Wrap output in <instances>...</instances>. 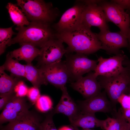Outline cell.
I'll return each instance as SVG.
<instances>
[{
    "mask_svg": "<svg viewBox=\"0 0 130 130\" xmlns=\"http://www.w3.org/2000/svg\"><path fill=\"white\" fill-rule=\"evenodd\" d=\"M91 28L82 24L74 31L56 33V36L67 45L66 53L92 54L101 49V44L97 34L92 32Z\"/></svg>",
    "mask_w": 130,
    "mask_h": 130,
    "instance_id": "1",
    "label": "cell"
},
{
    "mask_svg": "<svg viewBox=\"0 0 130 130\" xmlns=\"http://www.w3.org/2000/svg\"><path fill=\"white\" fill-rule=\"evenodd\" d=\"M51 25L30 22L26 26H17L16 36L12 39L7 46L15 43L28 44L41 48L46 43L56 37V33Z\"/></svg>",
    "mask_w": 130,
    "mask_h": 130,
    "instance_id": "2",
    "label": "cell"
},
{
    "mask_svg": "<svg viewBox=\"0 0 130 130\" xmlns=\"http://www.w3.org/2000/svg\"><path fill=\"white\" fill-rule=\"evenodd\" d=\"M16 5L20 7L31 22L51 25L59 14L57 8L51 2L42 0H17Z\"/></svg>",
    "mask_w": 130,
    "mask_h": 130,
    "instance_id": "3",
    "label": "cell"
},
{
    "mask_svg": "<svg viewBox=\"0 0 130 130\" xmlns=\"http://www.w3.org/2000/svg\"><path fill=\"white\" fill-rule=\"evenodd\" d=\"M97 79L102 89L104 90L116 108L119 98L123 94L127 93L130 86V72L127 69L117 75L109 77L98 76Z\"/></svg>",
    "mask_w": 130,
    "mask_h": 130,
    "instance_id": "4",
    "label": "cell"
},
{
    "mask_svg": "<svg viewBox=\"0 0 130 130\" xmlns=\"http://www.w3.org/2000/svg\"><path fill=\"white\" fill-rule=\"evenodd\" d=\"M65 65L69 76V80L75 81L84 74L94 71L98 63L97 60L88 58L86 55L78 53H66L65 55Z\"/></svg>",
    "mask_w": 130,
    "mask_h": 130,
    "instance_id": "5",
    "label": "cell"
},
{
    "mask_svg": "<svg viewBox=\"0 0 130 130\" xmlns=\"http://www.w3.org/2000/svg\"><path fill=\"white\" fill-rule=\"evenodd\" d=\"M85 5L81 0H77L72 6L66 10L53 26L56 33L71 32L78 29L82 25Z\"/></svg>",
    "mask_w": 130,
    "mask_h": 130,
    "instance_id": "6",
    "label": "cell"
},
{
    "mask_svg": "<svg viewBox=\"0 0 130 130\" xmlns=\"http://www.w3.org/2000/svg\"><path fill=\"white\" fill-rule=\"evenodd\" d=\"M98 5L103 10L107 22L114 24L120 29V32L128 38L130 24L129 14L111 1L103 0Z\"/></svg>",
    "mask_w": 130,
    "mask_h": 130,
    "instance_id": "7",
    "label": "cell"
},
{
    "mask_svg": "<svg viewBox=\"0 0 130 130\" xmlns=\"http://www.w3.org/2000/svg\"><path fill=\"white\" fill-rule=\"evenodd\" d=\"M63 43L57 37L46 43L40 49L37 67L52 64L61 61L67 52Z\"/></svg>",
    "mask_w": 130,
    "mask_h": 130,
    "instance_id": "8",
    "label": "cell"
},
{
    "mask_svg": "<svg viewBox=\"0 0 130 130\" xmlns=\"http://www.w3.org/2000/svg\"><path fill=\"white\" fill-rule=\"evenodd\" d=\"M40 69L44 78L49 83L61 91L66 87L69 76L65 61H60L48 65L41 66Z\"/></svg>",
    "mask_w": 130,
    "mask_h": 130,
    "instance_id": "9",
    "label": "cell"
},
{
    "mask_svg": "<svg viewBox=\"0 0 130 130\" xmlns=\"http://www.w3.org/2000/svg\"><path fill=\"white\" fill-rule=\"evenodd\" d=\"M127 57L123 51L108 58L99 57L97 60L98 63L94 71L95 75L97 77L100 76L110 77L126 70L127 69L123 65V63Z\"/></svg>",
    "mask_w": 130,
    "mask_h": 130,
    "instance_id": "10",
    "label": "cell"
},
{
    "mask_svg": "<svg viewBox=\"0 0 130 130\" xmlns=\"http://www.w3.org/2000/svg\"><path fill=\"white\" fill-rule=\"evenodd\" d=\"M97 35L101 49L108 53L117 54L123 51L120 50L121 48L128 47L127 38L120 31L111 32L108 30L100 31Z\"/></svg>",
    "mask_w": 130,
    "mask_h": 130,
    "instance_id": "11",
    "label": "cell"
},
{
    "mask_svg": "<svg viewBox=\"0 0 130 130\" xmlns=\"http://www.w3.org/2000/svg\"><path fill=\"white\" fill-rule=\"evenodd\" d=\"M106 94L104 91L90 98L79 101L78 106L80 111L95 114L97 112L113 113L117 111L110 101L108 99Z\"/></svg>",
    "mask_w": 130,
    "mask_h": 130,
    "instance_id": "12",
    "label": "cell"
},
{
    "mask_svg": "<svg viewBox=\"0 0 130 130\" xmlns=\"http://www.w3.org/2000/svg\"><path fill=\"white\" fill-rule=\"evenodd\" d=\"M85 5L82 24L90 28L92 26L97 27L100 31L109 30L104 13L101 7L97 4Z\"/></svg>",
    "mask_w": 130,
    "mask_h": 130,
    "instance_id": "13",
    "label": "cell"
},
{
    "mask_svg": "<svg viewBox=\"0 0 130 130\" xmlns=\"http://www.w3.org/2000/svg\"><path fill=\"white\" fill-rule=\"evenodd\" d=\"M29 107L26 98L16 96L3 110L0 115V125L16 119L28 111Z\"/></svg>",
    "mask_w": 130,
    "mask_h": 130,
    "instance_id": "14",
    "label": "cell"
},
{
    "mask_svg": "<svg viewBox=\"0 0 130 130\" xmlns=\"http://www.w3.org/2000/svg\"><path fill=\"white\" fill-rule=\"evenodd\" d=\"M71 86L81 94L85 99L93 97L101 92L102 88L94 72H91L84 77L71 83Z\"/></svg>",
    "mask_w": 130,
    "mask_h": 130,
    "instance_id": "15",
    "label": "cell"
},
{
    "mask_svg": "<svg viewBox=\"0 0 130 130\" xmlns=\"http://www.w3.org/2000/svg\"><path fill=\"white\" fill-rule=\"evenodd\" d=\"M39 117L29 110L2 127L1 130H40Z\"/></svg>",
    "mask_w": 130,
    "mask_h": 130,
    "instance_id": "16",
    "label": "cell"
},
{
    "mask_svg": "<svg viewBox=\"0 0 130 130\" xmlns=\"http://www.w3.org/2000/svg\"><path fill=\"white\" fill-rule=\"evenodd\" d=\"M61 91L62 94L60 99L52 112L54 114H62L69 119L76 116L80 111L78 106L69 95L66 87Z\"/></svg>",
    "mask_w": 130,
    "mask_h": 130,
    "instance_id": "17",
    "label": "cell"
},
{
    "mask_svg": "<svg viewBox=\"0 0 130 130\" xmlns=\"http://www.w3.org/2000/svg\"><path fill=\"white\" fill-rule=\"evenodd\" d=\"M72 126L83 129L100 127L102 129L104 120L97 118L95 114L82 113L80 112L74 117L69 119Z\"/></svg>",
    "mask_w": 130,
    "mask_h": 130,
    "instance_id": "18",
    "label": "cell"
},
{
    "mask_svg": "<svg viewBox=\"0 0 130 130\" xmlns=\"http://www.w3.org/2000/svg\"><path fill=\"white\" fill-rule=\"evenodd\" d=\"M21 47L9 52L10 56L18 61L23 60L27 63H31L40 55V50L38 48L32 45L23 44Z\"/></svg>",
    "mask_w": 130,
    "mask_h": 130,
    "instance_id": "19",
    "label": "cell"
},
{
    "mask_svg": "<svg viewBox=\"0 0 130 130\" xmlns=\"http://www.w3.org/2000/svg\"><path fill=\"white\" fill-rule=\"evenodd\" d=\"M25 78L29 81L33 87L39 88L42 85L48 83L45 79L40 69L33 65L32 63L25 65Z\"/></svg>",
    "mask_w": 130,
    "mask_h": 130,
    "instance_id": "20",
    "label": "cell"
},
{
    "mask_svg": "<svg viewBox=\"0 0 130 130\" xmlns=\"http://www.w3.org/2000/svg\"><path fill=\"white\" fill-rule=\"evenodd\" d=\"M0 68L9 72L12 76L20 78H25V65L20 64L18 60L13 59L10 56L9 52L6 55L5 63L0 66Z\"/></svg>",
    "mask_w": 130,
    "mask_h": 130,
    "instance_id": "21",
    "label": "cell"
},
{
    "mask_svg": "<svg viewBox=\"0 0 130 130\" xmlns=\"http://www.w3.org/2000/svg\"><path fill=\"white\" fill-rule=\"evenodd\" d=\"M6 7L7 10L11 20L18 27L28 26L30 22L21 9L17 6L11 2L7 3Z\"/></svg>",
    "mask_w": 130,
    "mask_h": 130,
    "instance_id": "22",
    "label": "cell"
},
{
    "mask_svg": "<svg viewBox=\"0 0 130 130\" xmlns=\"http://www.w3.org/2000/svg\"><path fill=\"white\" fill-rule=\"evenodd\" d=\"M0 94L14 91V88L20 78L6 74L4 70L0 68Z\"/></svg>",
    "mask_w": 130,
    "mask_h": 130,
    "instance_id": "23",
    "label": "cell"
},
{
    "mask_svg": "<svg viewBox=\"0 0 130 130\" xmlns=\"http://www.w3.org/2000/svg\"><path fill=\"white\" fill-rule=\"evenodd\" d=\"M15 33L12 30V26L7 28H0V55L5 52L8 45Z\"/></svg>",
    "mask_w": 130,
    "mask_h": 130,
    "instance_id": "24",
    "label": "cell"
},
{
    "mask_svg": "<svg viewBox=\"0 0 130 130\" xmlns=\"http://www.w3.org/2000/svg\"><path fill=\"white\" fill-rule=\"evenodd\" d=\"M36 102V107L41 112H47L52 108V101L48 96L45 95L40 96Z\"/></svg>",
    "mask_w": 130,
    "mask_h": 130,
    "instance_id": "25",
    "label": "cell"
},
{
    "mask_svg": "<svg viewBox=\"0 0 130 130\" xmlns=\"http://www.w3.org/2000/svg\"><path fill=\"white\" fill-rule=\"evenodd\" d=\"M120 124L116 118L108 117L104 120L103 129L105 130H119Z\"/></svg>",
    "mask_w": 130,
    "mask_h": 130,
    "instance_id": "26",
    "label": "cell"
},
{
    "mask_svg": "<svg viewBox=\"0 0 130 130\" xmlns=\"http://www.w3.org/2000/svg\"><path fill=\"white\" fill-rule=\"evenodd\" d=\"M53 114L52 112L47 116L41 123L40 130H58L56 128L53 120Z\"/></svg>",
    "mask_w": 130,
    "mask_h": 130,
    "instance_id": "27",
    "label": "cell"
},
{
    "mask_svg": "<svg viewBox=\"0 0 130 130\" xmlns=\"http://www.w3.org/2000/svg\"><path fill=\"white\" fill-rule=\"evenodd\" d=\"M28 89L24 82L21 80L18 82L15 86L14 91L16 96L24 97L27 95Z\"/></svg>",
    "mask_w": 130,
    "mask_h": 130,
    "instance_id": "28",
    "label": "cell"
},
{
    "mask_svg": "<svg viewBox=\"0 0 130 130\" xmlns=\"http://www.w3.org/2000/svg\"><path fill=\"white\" fill-rule=\"evenodd\" d=\"M113 113L115 117L117 118L119 121L120 124L119 130H130L129 124L126 121L121 109H119L118 111H116Z\"/></svg>",
    "mask_w": 130,
    "mask_h": 130,
    "instance_id": "29",
    "label": "cell"
},
{
    "mask_svg": "<svg viewBox=\"0 0 130 130\" xmlns=\"http://www.w3.org/2000/svg\"><path fill=\"white\" fill-rule=\"evenodd\" d=\"M16 96L14 91L0 94V110H3L6 105Z\"/></svg>",
    "mask_w": 130,
    "mask_h": 130,
    "instance_id": "30",
    "label": "cell"
},
{
    "mask_svg": "<svg viewBox=\"0 0 130 130\" xmlns=\"http://www.w3.org/2000/svg\"><path fill=\"white\" fill-rule=\"evenodd\" d=\"M27 95L30 101L33 103L36 102L40 96L38 88L34 87L29 89Z\"/></svg>",
    "mask_w": 130,
    "mask_h": 130,
    "instance_id": "31",
    "label": "cell"
},
{
    "mask_svg": "<svg viewBox=\"0 0 130 130\" xmlns=\"http://www.w3.org/2000/svg\"><path fill=\"white\" fill-rule=\"evenodd\" d=\"M119 6L124 10H130V0H111Z\"/></svg>",
    "mask_w": 130,
    "mask_h": 130,
    "instance_id": "32",
    "label": "cell"
},
{
    "mask_svg": "<svg viewBox=\"0 0 130 130\" xmlns=\"http://www.w3.org/2000/svg\"><path fill=\"white\" fill-rule=\"evenodd\" d=\"M85 4H98L100 3L103 0H81Z\"/></svg>",
    "mask_w": 130,
    "mask_h": 130,
    "instance_id": "33",
    "label": "cell"
},
{
    "mask_svg": "<svg viewBox=\"0 0 130 130\" xmlns=\"http://www.w3.org/2000/svg\"><path fill=\"white\" fill-rule=\"evenodd\" d=\"M123 65L126 67L130 72V60L127 57L123 62Z\"/></svg>",
    "mask_w": 130,
    "mask_h": 130,
    "instance_id": "34",
    "label": "cell"
},
{
    "mask_svg": "<svg viewBox=\"0 0 130 130\" xmlns=\"http://www.w3.org/2000/svg\"><path fill=\"white\" fill-rule=\"evenodd\" d=\"M58 130H74L73 128L67 126H64L59 128Z\"/></svg>",
    "mask_w": 130,
    "mask_h": 130,
    "instance_id": "35",
    "label": "cell"
},
{
    "mask_svg": "<svg viewBox=\"0 0 130 130\" xmlns=\"http://www.w3.org/2000/svg\"><path fill=\"white\" fill-rule=\"evenodd\" d=\"M128 39L129 44V46L128 48L129 52H130V24L128 37Z\"/></svg>",
    "mask_w": 130,
    "mask_h": 130,
    "instance_id": "36",
    "label": "cell"
},
{
    "mask_svg": "<svg viewBox=\"0 0 130 130\" xmlns=\"http://www.w3.org/2000/svg\"><path fill=\"white\" fill-rule=\"evenodd\" d=\"M72 126V127H73V128L74 130H79V129H78V127H76V126Z\"/></svg>",
    "mask_w": 130,
    "mask_h": 130,
    "instance_id": "37",
    "label": "cell"
},
{
    "mask_svg": "<svg viewBox=\"0 0 130 130\" xmlns=\"http://www.w3.org/2000/svg\"><path fill=\"white\" fill-rule=\"evenodd\" d=\"M127 93L129 94V96H130V86L129 87Z\"/></svg>",
    "mask_w": 130,
    "mask_h": 130,
    "instance_id": "38",
    "label": "cell"
},
{
    "mask_svg": "<svg viewBox=\"0 0 130 130\" xmlns=\"http://www.w3.org/2000/svg\"><path fill=\"white\" fill-rule=\"evenodd\" d=\"M128 122H129V127H130V118L128 120Z\"/></svg>",
    "mask_w": 130,
    "mask_h": 130,
    "instance_id": "39",
    "label": "cell"
},
{
    "mask_svg": "<svg viewBox=\"0 0 130 130\" xmlns=\"http://www.w3.org/2000/svg\"><path fill=\"white\" fill-rule=\"evenodd\" d=\"M83 130H93L90 129H83Z\"/></svg>",
    "mask_w": 130,
    "mask_h": 130,
    "instance_id": "40",
    "label": "cell"
}]
</instances>
